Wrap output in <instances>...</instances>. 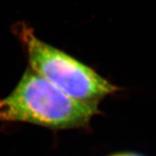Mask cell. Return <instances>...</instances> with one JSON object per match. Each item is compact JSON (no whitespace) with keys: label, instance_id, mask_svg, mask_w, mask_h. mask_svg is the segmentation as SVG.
<instances>
[{"label":"cell","instance_id":"3","mask_svg":"<svg viewBox=\"0 0 156 156\" xmlns=\"http://www.w3.org/2000/svg\"><path fill=\"white\" fill-rule=\"evenodd\" d=\"M110 156H141L139 154H136L134 153H119V154H115Z\"/></svg>","mask_w":156,"mask_h":156},{"label":"cell","instance_id":"2","mask_svg":"<svg viewBox=\"0 0 156 156\" xmlns=\"http://www.w3.org/2000/svg\"><path fill=\"white\" fill-rule=\"evenodd\" d=\"M30 69L76 100L98 103L120 88L85 63L39 39L25 23L14 25Z\"/></svg>","mask_w":156,"mask_h":156},{"label":"cell","instance_id":"1","mask_svg":"<svg viewBox=\"0 0 156 156\" xmlns=\"http://www.w3.org/2000/svg\"><path fill=\"white\" fill-rule=\"evenodd\" d=\"M98 105L69 96L28 68L11 94L0 99V122L54 130L84 128L101 113Z\"/></svg>","mask_w":156,"mask_h":156}]
</instances>
